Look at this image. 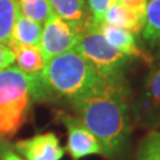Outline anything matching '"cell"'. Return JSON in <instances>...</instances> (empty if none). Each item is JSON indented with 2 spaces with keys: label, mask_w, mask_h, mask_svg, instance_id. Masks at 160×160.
I'll list each match as a JSON object with an SVG mask.
<instances>
[{
  "label": "cell",
  "mask_w": 160,
  "mask_h": 160,
  "mask_svg": "<svg viewBox=\"0 0 160 160\" xmlns=\"http://www.w3.org/2000/svg\"><path fill=\"white\" fill-rule=\"evenodd\" d=\"M78 120L101 143L103 155L113 158L131 133V116L121 81H106L71 101Z\"/></svg>",
  "instance_id": "6da1fadb"
},
{
  "label": "cell",
  "mask_w": 160,
  "mask_h": 160,
  "mask_svg": "<svg viewBox=\"0 0 160 160\" xmlns=\"http://www.w3.org/2000/svg\"><path fill=\"white\" fill-rule=\"evenodd\" d=\"M106 81L74 49L50 58L44 70L32 76V97L37 101H74Z\"/></svg>",
  "instance_id": "7a4b0ae2"
},
{
  "label": "cell",
  "mask_w": 160,
  "mask_h": 160,
  "mask_svg": "<svg viewBox=\"0 0 160 160\" xmlns=\"http://www.w3.org/2000/svg\"><path fill=\"white\" fill-rule=\"evenodd\" d=\"M32 100V76L12 65L0 71V139L14 137L19 132Z\"/></svg>",
  "instance_id": "3957f363"
},
{
  "label": "cell",
  "mask_w": 160,
  "mask_h": 160,
  "mask_svg": "<svg viewBox=\"0 0 160 160\" xmlns=\"http://www.w3.org/2000/svg\"><path fill=\"white\" fill-rule=\"evenodd\" d=\"M75 50L108 81H121L123 69L129 59L110 45L94 24L82 34Z\"/></svg>",
  "instance_id": "277c9868"
},
{
  "label": "cell",
  "mask_w": 160,
  "mask_h": 160,
  "mask_svg": "<svg viewBox=\"0 0 160 160\" xmlns=\"http://www.w3.org/2000/svg\"><path fill=\"white\" fill-rule=\"evenodd\" d=\"M86 30L52 13L44 23L39 43V49L46 62L55 56L74 50Z\"/></svg>",
  "instance_id": "5b68a950"
},
{
  "label": "cell",
  "mask_w": 160,
  "mask_h": 160,
  "mask_svg": "<svg viewBox=\"0 0 160 160\" xmlns=\"http://www.w3.org/2000/svg\"><path fill=\"white\" fill-rule=\"evenodd\" d=\"M61 121L68 131L67 151L74 160H80L88 155H103L101 143L78 119L68 114L61 115Z\"/></svg>",
  "instance_id": "8992f818"
},
{
  "label": "cell",
  "mask_w": 160,
  "mask_h": 160,
  "mask_svg": "<svg viewBox=\"0 0 160 160\" xmlns=\"http://www.w3.org/2000/svg\"><path fill=\"white\" fill-rule=\"evenodd\" d=\"M16 151L26 160H61L65 149L53 133H44L20 140L14 145Z\"/></svg>",
  "instance_id": "52a82bcc"
},
{
  "label": "cell",
  "mask_w": 160,
  "mask_h": 160,
  "mask_svg": "<svg viewBox=\"0 0 160 160\" xmlns=\"http://www.w3.org/2000/svg\"><path fill=\"white\" fill-rule=\"evenodd\" d=\"M96 28L110 45L126 55L127 57L147 58L142 50L138 46L135 36L129 31L109 25L107 23L97 24Z\"/></svg>",
  "instance_id": "ba28073f"
},
{
  "label": "cell",
  "mask_w": 160,
  "mask_h": 160,
  "mask_svg": "<svg viewBox=\"0 0 160 160\" xmlns=\"http://www.w3.org/2000/svg\"><path fill=\"white\" fill-rule=\"evenodd\" d=\"M103 23L127 30L133 34H140L145 26V17L118 0L107 11Z\"/></svg>",
  "instance_id": "9c48e42d"
},
{
  "label": "cell",
  "mask_w": 160,
  "mask_h": 160,
  "mask_svg": "<svg viewBox=\"0 0 160 160\" xmlns=\"http://www.w3.org/2000/svg\"><path fill=\"white\" fill-rule=\"evenodd\" d=\"M52 13L67 22L88 29L92 24L87 0H50Z\"/></svg>",
  "instance_id": "30bf717a"
},
{
  "label": "cell",
  "mask_w": 160,
  "mask_h": 160,
  "mask_svg": "<svg viewBox=\"0 0 160 160\" xmlns=\"http://www.w3.org/2000/svg\"><path fill=\"white\" fill-rule=\"evenodd\" d=\"M14 55L17 68L28 76H37L45 68L46 61L39 46L25 44H7Z\"/></svg>",
  "instance_id": "8fae6325"
},
{
  "label": "cell",
  "mask_w": 160,
  "mask_h": 160,
  "mask_svg": "<svg viewBox=\"0 0 160 160\" xmlns=\"http://www.w3.org/2000/svg\"><path fill=\"white\" fill-rule=\"evenodd\" d=\"M139 110L146 114L151 121L160 119V65L153 69L145 81L141 109Z\"/></svg>",
  "instance_id": "7c38bea8"
},
{
  "label": "cell",
  "mask_w": 160,
  "mask_h": 160,
  "mask_svg": "<svg viewBox=\"0 0 160 160\" xmlns=\"http://www.w3.org/2000/svg\"><path fill=\"white\" fill-rule=\"evenodd\" d=\"M43 26L42 24L24 17L18 12L7 44H25L39 46Z\"/></svg>",
  "instance_id": "4fadbf2b"
},
{
  "label": "cell",
  "mask_w": 160,
  "mask_h": 160,
  "mask_svg": "<svg viewBox=\"0 0 160 160\" xmlns=\"http://www.w3.org/2000/svg\"><path fill=\"white\" fill-rule=\"evenodd\" d=\"M142 36L149 43L160 46V0H147Z\"/></svg>",
  "instance_id": "5bb4252c"
},
{
  "label": "cell",
  "mask_w": 160,
  "mask_h": 160,
  "mask_svg": "<svg viewBox=\"0 0 160 160\" xmlns=\"http://www.w3.org/2000/svg\"><path fill=\"white\" fill-rule=\"evenodd\" d=\"M18 12L39 24H44L52 14L50 0H16Z\"/></svg>",
  "instance_id": "9a60e30c"
},
{
  "label": "cell",
  "mask_w": 160,
  "mask_h": 160,
  "mask_svg": "<svg viewBox=\"0 0 160 160\" xmlns=\"http://www.w3.org/2000/svg\"><path fill=\"white\" fill-rule=\"evenodd\" d=\"M18 16L16 0H0V43L7 44Z\"/></svg>",
  "instance_id": "2e32d148"
},
{
  "label": "cell",
  "mask_w": 160,
  "mask_h": 160,
  "mask_svg": "<svg viewBox=\"0 0 160 160\" xmlns=\"http://www.w3.org/2000/svg\"><path fill=\"white\" fill-rule=\"evenodd\" d=\"M137 160H160V131H152L139 145Z\"/></svg>",
  "instance_id": "e0dca14e"
},
{
  "label": "cell",
  "mask_w": 160,
  "mask_h": 160,
  "mask_svg": "<svg viewBox=\"0 0 160 160\" xmlns=\"http://www.w3.org/2000/svg\"><path fill=\"white\" fill-rule=\"evenodd\" d=\"M116 1L118 0H87V5L92 16V24L97 25V24L103 23L107 11Z\"/></svg>",
  "instance_id": "ac0fdd59"
},
{
  "label": "cell",
  "mask_w": 160,
  "mask_h": 160,
  "mask_svg": "<svg viewBox=\"0 0 160 160\" xmlns=\"http://www.w3.org/2000/svg\"><path fill=\"white\" fill-rule=\"evenodd\" d=\"M13 63H14V55L11 48L7 44L0 43V71L11 67Z\"/></svg>",
  "instance_id": "d6986e66"
},
{
  "label": "cell",
  "mask_w": 160,
  "mask_h": 160,
  "mask_svg": "<svg viewBox=\"0 0 160 160\" xmlns=\"http://www.w3.org/2000/svg\"><path fill=\"white\" fill-rule=\"evenodd\" d=\"M120 2L125 4L126 6L133 8L134 11H137L139 14H141L145 17V13H146V4H147V0H119Z\"/></svg>",
  "instance_id": "ffe728a7"
},
{
  "label": "cell",
  "mask_w": 160,
  "mask_h": 160,
  "mask_svg": "<svg viewBox=\"0 0 160 160\" xmlns=\"http://www.w3.org/2000/svg\"><path fill=\"white\" fill-rule=\"evenodd\" d=\"M7 151H10L8 143L6 142V141H4L2 139H0V160L4 159V157H5Z\"/></svg>",
  "instance_id": "44dd1931"
},
{
  "label": "cell",
  "mask_w": 160,
  "mask_h": 160,
  "mask_svg": "<svg viewBox=\"0 0 160 160\" xmlns=\"http://www.w3.org/2000/svg\"><path fill=\"white\" fill-rule=\"evenodd\" d=\"M2 160H24V159H22L19 155H17L16 153L11 152V151H7Z\"/></svg>",
  "instance_id": "7402d4cb"
}]
</instances>
